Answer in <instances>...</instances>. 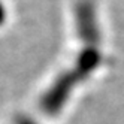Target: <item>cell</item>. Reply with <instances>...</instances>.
I'll use <instances>...</instances> for the list:
<instances>
[{
	"label": "cell",
	"instance_id": "1",
	"mask_svg": "<svg viewBox=\"0 0 124 124\" xmlns=\"http://www.w3.org/2000/svg\"><path fill=\"white\" fill-rule=\"evenodd\" d=\"M6 16H8V12H6V6H5V3L0 0V27L5 24V21H6Z\"/></svg>",
	"mask_w": 124,
	"mask_h": 124
}]
</instances>
